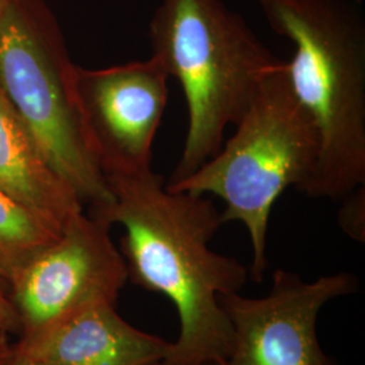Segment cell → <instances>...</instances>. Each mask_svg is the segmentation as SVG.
I'll list each match as a JSON object with an SVG mask.
<instances>
[{"label":"cell","mask_w":365,"mask_h":365,"mask_svg":"<svg viewBox=\"0 0 365 365\" xmlns=\"http://www.w3.org/2000/svg\"><path fill=\"white\" fill-rule=\"evenodd\" d=\"M106 180L113 200L87 214L125 229L118 248L129 280L165 297L179 315V337L160 365L223 364L235 333L221 298L240 292L249 271L210 248L221 211L209 195L172 191L152 170Z\"/></svg>","instance_id":"6da1fadb"},{"label":"cell","mask_w":365,"mask_h":365,"mask_svg":"<svg viewBox=\"0 0 365 365\" xmlns=\"http://www.w3.org/2000/svg\"><path fill=\"white\" fill-rule=\"evenodd\" d=\"M7 1H9V0H0V10L7 4Z\"/></svg>","instance_id":"2e32d148"},{"label":"cell","mask_w":365,"mask_h":365,"mask_svg":"<svg viewBox=\"0 0 365 365\" xmlns=\"http://www.w3.org/2000/svg\"><path fill=\"white\" fill-rule=\"evenodd\" d=\"M110 229L81 211L14 274L9 287L19 337L34 336L92 306H115L129 277Z\"/></svg>","instance_id":"8992f818"},{"label":"cell","mask_w":365,"mask_h":365,"mask_svg":"<svg viewBox=\"0 0 365 365\" xmlns=\"http://www.w3.org/2000/svg\"><path fill=\"white\" fill-rule=\"evenodd\" d=\"M63 229L15 202L0 190V274L7 283Z\"/></svg>","instance_id":"8fae6325"},{"label":"cell","mask_w":365,"mask_h":365,"mask_svg":"<svg viewBox=\"0 0 365 365\" xmlns=\"http://www.w3.org/2000/svg\"><path fill=\"white\" fill-rule=\"evenodd\" d=\"M284 64L264 78L217 155L187 179L167 185L221 197L222 223L241 222L248 230L249 277L256 283L267 269L268 223L276 200L289 187L302 192L319 158V134L291 88Z\"/></svg>","instance_id":"277c9868"},{"label":"cell","mask_w":365,"mask_h":365,"mask_svg":"<svg viewBox=\"0 0 365 365\" xmlns=\"http://www.w3.org/2000/svg\"><path fill=\"white\" fill-rule=\"evenodd\" d=\"M172 342L126 322L114 304H98L13 344V354L48 365H160Z\"/></svg>","instance_id":"9c48e42d"},{"label":"cell","mask_w":365,"mask_h":365,"mask_svg":"<svg viewBox=\"0 0 365 365\" xmlns=\"http://www.w3.org/2000/svg\"><path fill=\"white\" fill-rule=\"evenodd\" d=\"M75 71L49 4L9 0L0 10V92L53 170L92 211L113 195L83 128Z\"/></svg>","instance_id":"5b68a950"},{"label":"cell","mask_w":365,"mask_h":365,"mask_svg":"<svg viewBox=\"0 0 365 365\" xmlns=\"http://www.w3.org/2000/svg\"><path fill=\"white\" fill-rule=\"evenodd\" d=\"M287 38L289 86L319 134L304 195L339 202L365 185V13L361 0H256Z\"/></svg>","instance_id":"7a4b0ae2"},{"label":"cell","mask_w":365,"mask_h":365,"mask_svg":"<svg viewBox=\"0 0 365 365\" xmlns=\"http://www.w3.org/2000/svg\"><path fill=\"white\" fill-rule=\"evenodd\" d=\"M170 78L155 57L102 69L76 66L80 117L105 176L152 170V148L168 106Z\"/></svg>","instance_id":"52a82bcc"},{"label":"cell","mask_w":365,"mask_h":365,"mask_svg":"<svg viewBox=\"0 0 365 365\" xmlns=\"http://www.w3.org/2000/svg\"><path fill=\"white\" fill-rule=\"evenodd\" d=\"M211 365H214V364H211Z\"/></svg>","instance_id":"e0dca14e"},{"label":"cell","mask_w":365,"mask_h":365,"mask_svg":"<svg viewBox=\"0 0 365 365\" xmlns=\"http://www.w3.org/2000/svg\"><path fill=\"white\" fill-rule=\"evenodd\" d=\"M152 57L182 86L188 126L167 185L199 170L223 145L264 78L284 60L223 0H160L150 25Z\"/></svg>","instance_id":"3957f363"},{"label":"cell","mask_w":365,"mask_h":365,"mask_svg":"<svg viewBox=\"0 0 365 365\" xmlns=\"http://www.w3.org/2000/svg\"><path fill=\"white\" fill-rule=\"evenodd\" d=\"M0 331L7 334L15 333L19 334L21 322L14 306L9 283L0 274Z\"/></svg>","instance_id":"4fadbf2b"},{"label":"cell","mask_w":365,"mask_h":365,"mask_svg":"<svg viewBox=\"0 0 365 365\" xmlns=\"http://www.w3.org/2000/svg\"><path fill=\"white\" fill-rule=\"evenodd\" d=\"M13 354V344L9 341V334L0 331V365L7 364Z\"/></svg>","instance_id":"5bb4252c"},{"label":"cell","mask_w":365,"mask_h":365,"mask_svg":"<svg viewBox=\"0 0 365 365\" xmlns=\"http://www.w3.org/2000/svg\"><path fill=\"white\" fill-rule=\"evenodd\" d=\"M4 365H48L45 363H41L38 360L34 359H29V357H24V356H15L11 354V359L9 360V363Z\"/></svg>","instance_id":"9a60e30c"},{"label":"cell","mask_w":365,"mask_h":365,"mask_svg":"<svg viewBox=\"0 0 365 365\" xmlns=\"http://www.w3.org/2000/svg\"><path fill=\"white\" fill-rule=\"evenodd\" d=\"M0 190L58 229L84 211L0 92Z\"/></svg>","instance_id":"30bf717a"},{"label":"cell","mask_w":365,"mask_h":365,"mask_svg":"<svg viewBox=\"0 0 365 365\" xmlns=\"http://www.w3.org/2000/svg\"><path fill=\"white\" fill-rule=\"evenodd\" d=\"M357 287L359 277L349 272L304 282L276 269L267 295L222 297L235 333L233 349L222 365H339L322 349L317 321L327 303Z\"/></svg>","instance_id":"ba28073f"},{"label":"cell","mask_w":365,"mask_h":365,"mask_svg":"<svg viewBox=\"0 0 365 365\" xmlns=\"http://www.w3.org/2000/svg\"><path fill=\"white\" fill-rule=\"evenodd\" d=\"M339 211V225L342 232L357 242L365 241V188H356L345 196Z\"/></svg>","instance_id":"7c38bea8"}]
</instances>
